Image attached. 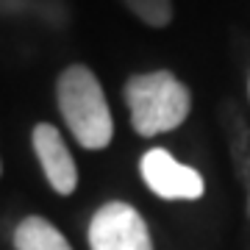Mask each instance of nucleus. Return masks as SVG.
<instances>
[{
	"mask_svg": "<svg viewBox=\"0 0 250 250\" xmlns=\"http://www.w3.org/2000/svg\"><path fill=\"white\" fill-rule=\"evenodd\" d=\"M14 248L17 250H72L59 228L45 217H25L14 228Z\"/></svg>",
	"mask_w": 250,
	"mask_h": 250,
	"instance_id": "obj_6",
	"label": "nucleus"
},
{
	"mask_svg": "<svg viewBox=\"0 0 250 250\" xmlns=\"http://www.w3.org/2000/svg\"><path fill=\"white\" fill-rule=\"evenodd\" d=\"M89 250H153L145 217L125 200H108L92 214Z\"/></svg>",
	"mask_w": 250,
	"mask_h": 250,
	"instance_id": "obj_3",
	"label": "nucleus"
},
{
	"mask_svg": "<svg viewBox=\"0 0 250 250\" xmlns=\"http://www.w3.org/2000/svg\"><path fill=\"white\" fill-rule=\"evenodd\" d=\"M145 25L167 28L172 22V0H123Z\"/></svg>",
	"mask_w": 250,
	"mask_h": 250,
	"instance_id": "obj_7",
	"label": "nucleus"
},
{
	"mask_svg": "<svg viewBox=\"0 0 250 250\" xmlns=\"http://www.w3.org/2000/svg\"><path fill=\"white\" fill-rule=\"evenodd\" d=\"M56 100L75 142L83 150H103L114 136V117L98 75L86 64H70L59 75Z\"/></svg>",
	"mask_w": 250,
	"mask_h": 250,
	"instance_id": "obj_1",
	"label": "nucleus"
},
{
	"mask_svg": "<svg viewBox=\"0 0 250 250\" xmlns=\"http://www.w3.org/2000/svg\"><path fill=\"white\" fill-rule=\"evenodd\" d=\"M139 172H142L145 187L161 200H200L206 192L203 175L181 164L170 150L164 147H150L139 159Z\"/></svg>",
	"mask_w": 250,
	"mask_h": 250,
	"instance_id": "obj_4",
	"label": "nucleus"
},
{
	"mask_svg": "<svg viewBox=\"0 0 250 250\" xmlns=\"http://www.w3.org/2000/svg\"><path fill=\"white\" fill-rule=\"evenodd\" d=\"M248 92H250V83H248Z\"/></svg>",
	"mask_w": 250,
	"mask_h": 250,
	"instance_id": "obj_9",
	"label": "nucleus"
},
{
	"mask_svg": "<svg viewBox=\"0 0 250 250\" xmlns=\"http://www.w3.org/2000/svg\"><path fill=\"white\" fill-rule=\"evenodd\" d=\"M31 142H34V153L42 164V172L50 189L59 195H72L78 187V167H75V159L64 142L62 131L50 123H39L31 131Z\"/></svg>",
	"mask_w": 250,
	"mask_h": 250,
	"instance_id": "obj_5",
	"label": "nucleus"
},
{
	"mask_svg": "<svg viewBox=\"0 0 250 250\" xmlns=\"http://www.w3.org/2000/svg\"><path fill=\"white\" fill-rule=\"evenodd\" d=\"M0 175H3V161H0Z\"/></svg>",
	"mask_w": 250,
	"mask_h": 250,
	"instance_id": "obj_8",
	"label": "nucleus"
},
{
	"mask_svg": "<svg viewBox=\"0 0 250 250\" xmlns=\"http://www.w3.org/2000/svg\"><path fill=\"white\" fill-rule=\"evenodd\" d=\"M123 95L131 111V125L145 139L175 131L192 111L189 86L175 78L170 70L131 75L125 81Z\"/></svg>",
	"mask_w": 250,
	"mask_h": 250,
	"instance_id": "obj_2",
	"label": "nucleus"
}]
</instances>
